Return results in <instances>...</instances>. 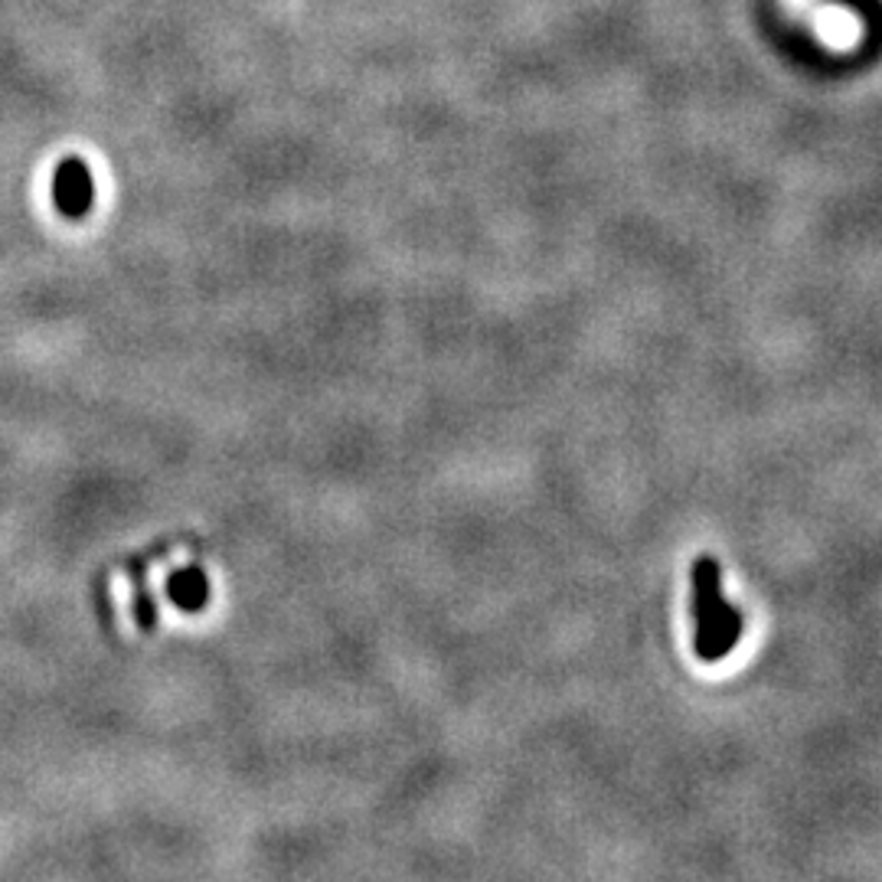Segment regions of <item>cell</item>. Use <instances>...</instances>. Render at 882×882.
<instances>
[{"mask_svg": "<svg viewBox=\"0 0 882 882\" xmlns=\"http://www.w3.org/2000/svg\"><path fill=\"white\" fill-rule=\"evenodd\" d=\"M693 585V651L700 661L716 664L729 657L742 638V612L723 592V566L716 556H700L690 572Z\"/></svg>", "mask_w": 882, "mask_h": 882, "instance_id": "6da1fadb", "label": "cell"}, {"mask_svg": "<svg viewBox=\"0 0 882 882\" xmlns=\"http://www.w3.org/2000/svg\"><path fill=\"white\" fill-rule=\"evenodd\" d=\"M52 203L69 219H82V216L92 213L95 183H92V170H88L85 160L65 157V160L56 164V173H52Z\"/></svg>", "mask_w": 882, "mask_h": 882, "instance_id": "7a4b0ae2", "label": "cell"}, {"mask_svg": "<svg viewBox=\"0 0 882 882\" xmlns=\"http://www.w3.org/2000/svg\"><path fill=\"white\" fill-rule=\"evenodd\" d=\"M167 595H170V602H173L180 612H190V615L200 612V608L209 602V582H206V572L196 569V566H186V569L173 572L170 582H167Z\"/></svg>", "mask_w": 882, "mask_h": 882, "instance_id": "3957f363", "label": "cell"}, {"mask_svg": "<svg viewBox=\"0 0 882 882\" xmlns=\"http://www.w3.org/2000/svg\"><path fill=\"white\" fill-rule=\"evenodd\" d=\"M131 579H134V618L141 628H154V602L144 585V566L131 563Z\"/></svg>", "mask_w": 882, "mask_h": 882, "instance_id": "277c9868", "label": "cell"}]
</instances>
